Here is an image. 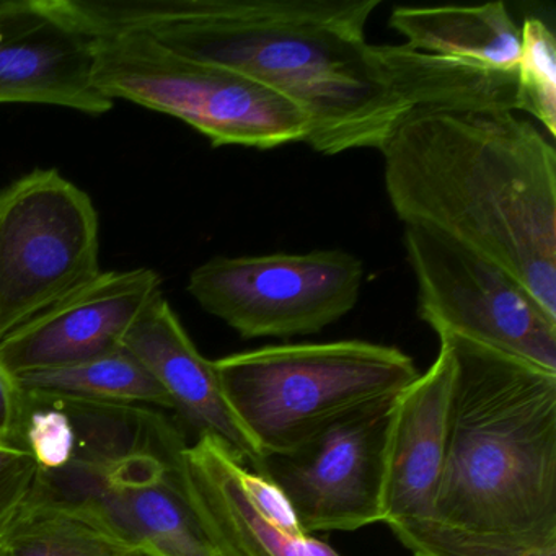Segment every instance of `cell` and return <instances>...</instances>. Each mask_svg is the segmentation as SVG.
I'll list each match as a JSON object with an SVG mask.
<instances>
[{
  "label": "cell",
  "mask_w": 556,
  "mask_h": 556,
  "mask_svg": "<svg viewBox=\"0 0 556 556\" xmlns=\"http://www.w3.org/2000/svg\"><path fill=\"white\" fill-rule=\"evenodd\" d=\"M123 348L161 383L174 412L198 435H214L243 464H258L263 454L226 402L213 361L201 356L164 295L146 308Z\"/></svg>",
  "instance_id": "5bb4252c"
},
{
  "label": "cell",
  "mask_w": 556,
  "mask_h": 556,
  "mask_svg": "<svg viewBox=\"0 0 556 556\" xmlns=\"http://www.w3.org/2000/svg\"><path fill=\"white\" fill-rule=\"evenodd\" d=\"M0 556H4V555H2V553H0Z\"/></svg>",
  "instance_id": "d4e9b609"
},
{
  "label": "cell",
  "mask_w": 556,
  "mask_h": 556,
  "mask_svg": "<svg viewBox=\"0 0 556 556\" xmlns=\"http://www.w3.org/2000/svg\"><path fill=\"white\" fill-rule=\"evenodd\" d=\"M40 475L27 451L0 448V546L34 497Z\"/></svg>",
  "instance_id": "ffe728a7"
},
{
  "label": "cell",
  "mask_w": 556,
  "mask_h": 556,
  "mask_svg": "<svg viewBox=\"0 0 556 556\" xmlns=\"http://www.w3.org/2000/svg\"><path fill=\"white\" fill-rule=\"evenodd\" d=\"M185 445L172 425L157 438L113 457L41 470L37 491L89 507L136 549L155 556H224L178 481Z\"/></svg>",
  "instance_id": "9c48e42d"
},
{
  "label": "cell",
  "mask_w": 556,
  "mask_h": 556,
  "mask_svg": "<svg viewBox=\"0 0 556 556\" xmlns=\"http://www.w3.org/2000/svg\"><path fill=\"white\" fill-rule=\"evenodd\" d=\"M135 549L89 507L38 491L0 546L4 556H128Z\"/></svg>",
  "instance_id": "e0dca14e"
},
{
  "label": "cell",
  "mask_w": 556,
  "mask_h": 556,
  "mask_svg": "<svg viewBox=\"0 0 556 556\" xmlns=\"http://www.w3.org/2000/svg\"><path fill=\"white\" fill-rule=\"evenodd\" d=\"M418 314L451 333L556 372V318L500 266L448 239L405 226Z\"/></svg>",
  "instance_id": "ba28073f"
},
{
  "label": "cell",
  "mask_w": 556,
  "mask_h": 556,
  "mask_svg": "<svg viewBox=\"0 0 556 556\" xmlns=\"http://www.w3.org/2000/svg\"><path fill=\"white\" fill-rule=\"evenodd\" d=\"M364 263L344 250L214 256L188 279L201 308L243 340L315 334L359 302Z\"/></svg>",
  "instance_id": "52a82bcc"
},
{
  "label": "cell",
  "mask_w": 556,
  "mask_h": 556,
  "mask_svg": "<svg viewBox=\"0 0 556 556\" xmlns=\"http://www.w3.org/2000/svg\"><path fill=\"white\" fill-rule=\"evenodd\" d=\"M389 25L405 47L500 73H516L522 34L504 2L477 8H395Z\"/></svg>",
  "instance_id": "2e32d148"
},
{
  "label": "cell",
  "mask_w": 556,
  "mask_h": 556,
  "mask_svg": "<svg viewBox=\"0 0 556 556\" xmlns=\"http://www.w3.org/2000/svg\"><path fill=\"white\" fill-rule=\"evenodd\" d=\"M236 418L263 455L292 451L418 379L408 354L363 340L281 344L213 361Z\"/></svg>",
  "instance_id": "277c9868"
},
{
  "label": "cell",
  "mask_w": 556,
  "mask_h": 556,
  "mask_svg": "<svg viewBox=\"0 0 556 556\" xmlns=\"http://www.w3.org/2000/svg\"><path fill=\"white\" fill-rule=\"evenodd\" d=\"M90 45L103 96L180 119L213 148L269 151L307 138L304 113L252 77L181 56L144 34L102 35Z\"/></svg>",
  "instance_id": "5b68a950"
},
{
  "label": "cell",
  "mask_w": 556,
  "mask_h": 556,
  "mask_svg": "<svg viewBox=\"0 0 556 556\" xmlns=\"http://www.w3.org/2000/svg\"><path fill=\"white\" fill-rule=\"evenodd\" d=\"M382 0H38L43 17L93 38L144 34L291 100L321 155L382 148L416 110L520 112L516 73L370 45Z\"/></svg>",
  "instance_id": "6da1fadb"
},
{
  "label": "cell",
  "mask_w": 556,
  "mask_h": 556,
  "mask_svg": "<svg viewBox=\"0 0 556 556\" xmlns=\"http://www.w3.org/2000/svg\"><path fill=\"white\" fill-rule=\"evenodd\" d=\"M533 556H556V548H548L545 549V552L536 553V555Z\"/></svg>",
  "instance_id": "603a6c76"
},
{
  "label": "cell",
  "mask_w": 556,
  "mask_h": 556,
  "mask_svg": "<svg viewBox=\"0 0 556 556\" xmlns=\"http://www.w3.org/2000/svg\"><path fill=\"white\" fill-rule=\"evenodd\" d=\"M454 357L441 341L428 372L395 400L383 462L382 522L406 548L428 529L447 447Z\"/></svg>",
  "instance_id": "7c38bea8"
},
{
  "label": "cell",
  "mask_w": 556,
  "mask_h": 556,
  "mask_svg": "<svg viewBox=\"0 0 556 556\" xmlns=\"http://www.w3.org/2000/svg\"><path fill=\"white\" fill-rule=\"evenodd\" d=\"M249 468L211 434L185 445L177 475L185 497L224 556H341L305 533L295 517H275L250 493Z\"/></svg>",
  "instance_id": "4fadbf2b"
},
{
  "label": "cell",
  "mask_w": 556,
  "mask_h": 556,
  "mask_svg": "<svg viewBox=\"0 0 556 556\" xmlns=\"http://www.w3.org/2000/svg\"><path fill=\"white\" fill-rule=\"evenodd\" d=\"M379 151L405 226L500 266L556 318V151L535 125L513 112L422 109Z\"/></svg>",
  "instance_id": "7a4b0ae2"
},
{
  "label": "cell",
  "mask_w": 556,
  "mask_h": 556,
  "mask_svg": "<svg viewBox=\"0 0 556 556\" xmlns=\"http://www.w3.org/2000/svg\"><path fill=\"white\" fill-rule=\"evenodd\" d=\"M43 21L31 0H0V45Z\"/></svg>",
  "instance_id": "7402d4cb"
},
{
  "label": "cell",
  "mask_w": 556,
  "mask_h": 556,
  "mask_svg": "<svg viewBox=\"0 0 556 556\" xmlns=\"http://www.w3.org/2000/svg\"><path fill=\"white\" fill-rule=\"evenodd\" d=\"M17 380L25 392L54 393L115 405L154 406L174 412L161 383L123 346L83 363L24 374Z\"/></svg>",
  "instance_id": "ac0fdd59"
},
{
  "label": "cell",
  "mask_w": 556,
  "mask_h": 556,
  "mask_svg": "<svg viewBox=\"0 0 556 556\" xmlns=\"http://www.w3.org/2000/svg\"><path fill=\"white\" fill-rule=\"evenodd\" d=\"M522 54L517 66L520 112L542 123L552 138L556 132V47L552 30L535 17L520 25Z\"/></svg>",
  "instance_id": "d6986e66"
},
{
  "label": "cell",
  "mask_w": 556,
  "mask_h": 556,
  "mask_svg": "<svg viewBox=\"0 0 556 556\" xmlns=\"http://www.w3.org/2000/svg\"><path fill=\"white\" fill-rule=\"evenodd\" d=\"M92 67L90 38L43 17L0 45V105L31 103L105 115L115 102L93 86Z\"/></svg>",
  "instance_id": "9a60e30c"
},
{
  "label": "cell",
  "mask_w": 556,
  "mask_h": 556,
  "mask_svg": "<svg viewBox=\"0 0 556 556\" xmlns=\"http://www.w3.org/2000/svg\"><path fill=\"white\" fill-rule=\"evenodd\" d=\"M24 413L25 392L0 361V448H22Z\"/></svg>",
  "instance_id": "44dd1931"
},
{
  "label": "cell",
  "mask_w": 556,
  "mask_h": 556,
  "mask_svg": "<svg viewBox=\"0 0 556 556\" xmlns=\"http://www.w3.org/2000/svg\"><path fill=\"white\" fill-rule=\"evenodd\" d=\"M128 556H155L152 553L142 552V549H135V552L129 553Z\"/></svg>",
  "instance_id": "cb8c5ba5"
},
{
  "label": "cell",
  "mask_w": 556,
  "mask_h": 556,
  "mask_svg": "<svg viewBox=\"0 0 556 556\" xmlns=\"http://www.w3.org/2000/svg\"><path fill=\"white\" fill-rule=\"evenodd\" d=\"M454 357L447 447L415 556L556 548V372L438 334Z\"/></svg>",
  "instance_id": "3957f363"
},
{
  "label": "cell",
  "mask_w": 556,
  "mask_h": 556,
  "mask_svg": "<svg viewBox=\"0 0 556 556\" xmlns=\"http://www.w3.org/2000/svg\"><path fill=\"white\" fill-rule=\"evenodd\" d=\"M159 298L162 279L154 269L100 273L0 341V361L18 377L102 356L123 346Z\"/></svg>",
  "instance_id": "8fae6325"
},
{
  "label": "cell",
  "mask_w": 556,
  "mask_h": 556,
  "mask_svg": "<svg viewBox=\"0 0 556 556\" xmlns=\"http://www.w3.org/2000/svg\"><path fill=\"white\" fill-rule=\"evenodd\" d=\"M395 400L357 409L253 471L281 491L305 533L382 522L383 462Z\"/></svg>",
  "instance_id": "30bf717a"
},
{
  "label": "cell",
  "mask_w": 556,
  "mask_h": 556,
  "mask_svg": "<svg viewBox=\"0 0 556 556\" xmlns=\"http://www.w3.org/2000/svg\"><path fill=\"white\" fill-rule=\"evenodd\" d=\"M99 255L93 201L60 172L0 190V341L96 279Z\"/></svg>",
  "instance_id": "8992f818"
}]
</instances>
